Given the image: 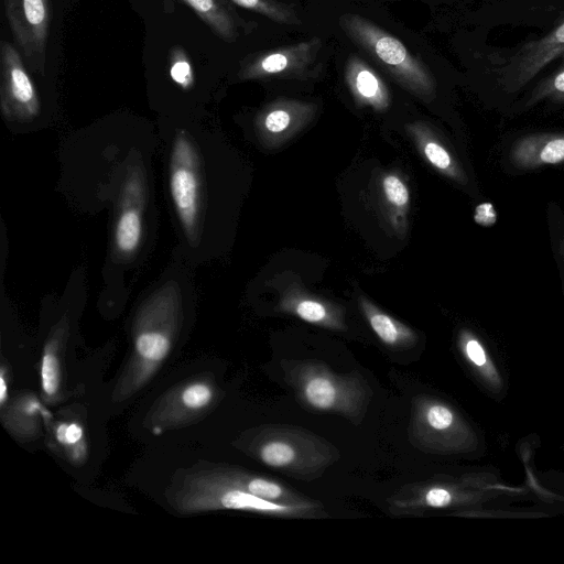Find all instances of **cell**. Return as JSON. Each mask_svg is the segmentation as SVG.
Wrapping results in <instances>:
<instances>
[{
    "label": "cell",
    "instance_id": "1",
    "mask_svg": "<svg viewBox=\"0 0 564 564\" xmlns=\"http://www.w3.org/2000/svg\"><path fill=\"white\" fill-rule=\"evenodd\" d=\"M239 442L241 449L262 465L305 481L322 477L340 458L333 443L290 424L257 426Z\"/></svg>",
    "mask_w": 564,
    "mask_h": 564
},
{
    "label": "cell",
    "instance_id": "2",
    "mask_svg": "<svg viewBox=\"0 0 564 564\" xmlns=\"http://www.w3.org/2000/svg\"><path fill=\"white\" fill-rule=\"evenodd\" d=\"M280 366L304 408L340 415L355 425L366 417L373 391L358 371L337 373L316 359H288Z\"/></svg>",
    "mask_w": 564,
    "mask_h": 564
},
{
    "label": "cell",
    "instance_id": "3",
    "mask_svg": "<svg viewBox=\"0 0 564 564\" xmlns=\"http://www.w3.org/2000/svg\"><path fill=\"white\" fill-rule=\"evenodd\" d=\"M184 512L240 510L284 519H325L328 513L322 502L284 505L254 496L232 482L221 469L194 478L178 500Z\"/></svg>",
    "mask_w": 564,
    "mask_h": 564
},
{
    "label": "cell",
    "instance_id": "4",
    "mask_svg": "<svg viewBox=\"0 0 564 564\" xmlns=\"http://www.w3.org/2000/svg\"><path fill=\"white\" fill-rule=\"evenodd\" d=\"M339 25L346 35L376 59L404 89L424 101L435 97V80L430 68L395 36L372 21L345 13Z\"/></svg>",
    "mask_w": 564,
    "mask_h": 564
},
{
    "label": "cell",
    "instance_id": "5",
    "mask_svg": "<svg viewBox=\"0 0 564 564\" xmlns=\"http://www.w3.org/2000/svg\"><path fill=\"white\" fill-rule=\"evenodd\" d=\"M408 436L419 451L447 454L462 451L469 432L449 404L433 395L417 394L411 402Z\"/></svg>",
    "mask_w": 564,
    "mask_h": 564
},
{
    "label": "cell",
    "instance_id": "6",
    "mask_svg": "<svg viewBox=\"0 0 564 564\" xmlns=\"http://www.w3.org/2000/svg\"><path fill=\"white\" fill-rule=\"evenodd\" d=\"M4 13L15 45L29 70L43 75L51 20V0H3Z\"/></svg>",
    "mask_w": 564,
    "mask_h": 564
},
{
    "label": "cell",
    "instance_id": "7",
    "mask_svg": "<svg viewBox=\"0 0 564 564\" xmlns=\"http://www.w3.org/2000/svg\"><path fill=\"white\" fill-rule=\"evenodd\" d=\"M170 192L182 226L193 236L199 210V178L197 155L185 132H180L174 140Z\"/></svg>",
    "mask_w": 564,
    "mask_h": 564
},
{
    "label": "cell",
    "instance_id": "8",
    "mask_svg": "<svg viewBox=\"0 0 564 564\" xmlns=\"http://www.w3.org/2000/svg\"><path fill=\"white\" fill-rule=\"evenodd\" d=\"M0 101L9 119H32L40 112V99L20 51L10 42H0Z\"/></svg>",
    "mask_w": 564,
    "mask_h": 564
},
{
    "label": "cell",
    "instance_id": "9",
    "mask_svg": "<svg viewBox=\"0 0 564 564\" xmlns=\"http://www.w3.org/2000/svg\"><path fill=\"white\" fill-rule=\"evenodd\" d=\"M564 53V19L540 39L517 50L498 69L501 87L514 93Z\"/></svg>",
    "mask_w": 564,
    "mask_h": 564
},
{
    "label": "cell",
    "instance_id": "10",
    "mask_svg": "<svg viewBox=\"0 0 564 564\" xmlns=\"http://www.w3.org/2000/svg\"><path fill=\"white\" fill-rule=\"evenodd\" d=\"M322 47L318 36L295 44L259 52L241 62L240 80H260L275 76L304 75L315 63Z\"/></svg>",
    "mask_w": 564,
    "mask_h": 564
},
{
    "label": "cell",
    "instance_id": "11",
    "mask_svg": "<svg viewBox=\"0 0 564 564\" xmlns=\"http://www.w3.org/2000/svg\"><path fill=\"white\" fill-rule=\"evenodd\" d=\"M470 500V495L452 484L416 481L404 485L387 498L393 516H420L425 511L444 509Z\"/></svg>",
    "mask_w": 564,
    "mask_h": 564
},
{
    "label": "cell",
    "instance_id": "12",
    "mask_svg": "<svg viewBox=\"0 0 564 564\" xmlns=\"http://www.w3.org/2000/svg\"><path fill=\"white\" fill-rule=\"evenodd\" d=\"M316 105L296 99L278 98L257 117L260 137L270 145H279L303 129L315 116Z\"/></svg>",
    "mask_w": 564,
    "mask_h": 564
},
{
    "label": "cell",
    "instance_id": "13",
    "mask_svg": "<svg viewBox=\"0 0 564 564\" xmlns=\"http://www.w3.org/2000/svg\"><path fill=\"white\" fill-rule=\"evenodd\" d=\"M345 82L360 107L386 111L391 104V94L383 79L364 59L351 55L345 65Z\"/></svg>",
    "mask_w": 564,
    "mask_h": 564
},
{
    "label": "cell",
    "instance_id": "14",
    "mask_svg": "<svg viewBox=\"0 0 564 564\" xmlns=\"http://www.w3.org/2000/svg\"><path fill=\"white\" fill-rule=\"evenodd\" d=\"M279 308L323 328L332 330L347 329L344 311L339 306L318 297L295 291L289 292L282 296Z\"/></svg>",
    "mask_w": 564,
    "mask_h": 564
},
{
    "label": "cell",
    "instance_id": "15",
    "mask_svg": "<svg viewBox=\"0 0 564 564\" xmlns=\"http://www.w3.org/2000/svg\"><path fill=\"white\" fill-rule=\"evenodd\" d=\"M225 475L243 490L265 500L284 505H315L321 501L294 490L279 480L237 468H223Z\"/></svg>",
    "mask_w": 564,
    "mask_h": 564
},
{
    "label": "cell",
    "instance_id": "16",
    "mask_svg": "<svg viewBox=\"0 0 564 564\" xmlns=\"http://www.w3.org/2000/svg\"><path fill=\"white\" fill-rule=\"evenodd\" d=\"M223 41L235 43L248 23L227 0H181Z\"/></svg>",
    "mask_w": 564,
    "mask_h": 564
},
{
    "label": "cell",
    "instance_id": "17",
    "mask_svg": "<svg viewBox=\"0 0 564 564\" xmlns=\"http://www.w3.org/2000/svg\"><path fill=\"white\" fill-rule=\"evenodd\" d=\"M521 167L557 164L564 161V134H534L520 139L511 152Z\"/></svg>",
    "mask_w": 564,
    "mask_h": 564
},
{
    "label": "cell",
    "instance_id": "18",
    "mask_svg": "<svg viewBox=\"0 0 564 564\" xmlns=\"http://www.w3.org/2000/svg\"><path fill=\"white\" fill-rule=\"evenodd\" d=\"M359 307L373 333L386 346L402 349L416 344L417 335L411 327L382 312L366 297H359Z\"/></svg>",
    "mask_w": 564,
    "mask_h": 564
},
{
    "label": "cell",
    "instance_id": "19",
    "mask_svg": "<svg viewBox=\"0 0 564 564\" xmlns=\"http://www.w3.org/2000/svg\"><path fill=\"white\" fill-rule=\"evenodd\" d=\"M406 131L432 166L458 183H466L464 171L446 148L438 142L427 124L416 121L408 124Z\"/></svg>",
    "mask_w": 564,
    "mask_h": 564
},
{
    "label": "cell",
    "instance_id": "20",
    "mask_svg": "<svg viewBox=\"0 0 564 564\" xmlns=\"http://www.w3.org/2000/svg\"><path fill=\"white\" fill-rule=\"evenodd\" d=\"M384 204L391 221L398 229L404 226V218L409 208L410 194L405 183L395 174H386L381 181Z\"/></svg>",
    "mask_w": 564,
    "mask_h": 564
},
{
    "label": "cell",
    "instance_id": "21",
    "mask_svg": "<svg viewBox=\"0 0 564 564\" xmlns=\"http://www.w3.org/2000/svg\"><path fill=\"white\" fill-rule=\"evenodd\" d=\"M141 236L142 219L140 212L134 206L122 209L115 229L117 248L123 253H131L138 248Z\"/></svg>",
    "mask_w": 564,
    "mask_h": 564
},
{
    "label": "cell",
    "instance_id": "22",
    "mask_svg": "<svg viewBox=\"0 0 564 564\" xmlns=\"http://www.w3.org/2000/svg\"><path fill=\"white\" fill-rule=\"evenodd\" d=\"M232 3L259 13L276 23L300 25L302 20L293 7L279 0H230Z\"/></svg>",
    "mask_w": 564,
    "mask_h": 564
},
{
    "label": "cell",
    "instance_id": "23",
    "mask_svg": "<svg viewBox=\"0 0 564 564\" xmlns=\"http://www.w3.org/2000/svg\"><path fill=\"white\" fill-rule=\"evenodd\" d=\"M458 345L465 359L484 377L497 381L498 376L481 343L469 332H462Z\"/></svg>",
    "mask_w": 564,
    "mask_h": 564
},
{
    "label": "cell",
    "instance_id": "24",
    "mask_svg": "<svg viewBox=\"0 0 564 564\" xmlns=\"http://www.w3.org/2000/svg\"><path fill=\"white\" fill-rule=\"evenodd\" d=\"M41 384L46 397L53 398L61 384V364L56 354V346L48 343L44 349L41 362Z\"/></svg>",
    "mask_w": 564,
    "mask_h": 564
},
{
    "label": "cell",
    "instance_id": "25",
    "mask_svg": "<svg viewBox=\"0 0 564 564\" xmlns=\"http://www.w3.org/2000/svg\"><path fill=\"white\" fill-rule=\"evenodd\" d=\"M169 73L172 80L183 90H188L194 86L195 76L192 63L180 45H175L170 51Z\"/></svg>",
    "mask_w": 564,
    "mask_h": 564
},
{
    "label": "cell",
    "instance_id": "26",
    "mask_svg": "<svg viewBox=\"0 0 564 564\" xmlns=\"http://www.w3.org/2000/svg\"><path fill=\"white\" fill-rule=\"evenodd\" d=\"M557 68L544 78L533 90L532 101L541 99L564 100V53L560 56Z\"/></svg>",
    "mask_w": 564,
    "mask_h": 564
},
{
    "label": "cell",
    "instance_id": "27",
    "mask_svg": "<svg viewBox=\"0 0 564 564\" xmlns=\"http://www.w3.org/2000/svg\"><path fill=\"white\" fill-rule=\"evenodd\" d=\"M214 398V391L208 383L192 382L181 392L183 405L192 411H198L207 406Z\"/></svg>",
    "mask_w": 564,
    "mask_h": 564
},
{
    "label": "cell",
    "instance_id": "28",
    "mask_svg": "<svg viewBox=\"0 0 564 564\" xmlns=\"http://www.w3.org/2000/svg\"><path fill=\"white\" fill-rule=\"evenodd\" d=\"M496 212L490 203H482L475 209L474 219L478 225L491 226L496 223Z\"/></svg>",
    "mask_w": 564,
    "mask_h": 564
},
{
    "label": "cell",
    "instance_id": "29",
    "mask_svg": "<svg viewBox=\"0 0 564 564\" xmlns=\"http://www.w3.org/2000/svg\"><path fill=\"white\" fill-rule=\"evenodd\" d=\"M82 437V429L77 424H63L57 430V438L63 444L77 443Z\"/></svg>",
    "mask_w": 564,
    "mask_h": 564
},
{
    "label": "cell",
    "instance_id": "30",
    "mask_svg": "<svg viewBox=\"0 0 564 564\" xmlns=\"http://www.w3.org/2000/svg\"><path fill=\"white\" fill-rule=\"evenodd\" d=\"M0 402L1 404L4 403L6 399H7V384H6V378H4V375H3V371L0 376Z\"/></svg>",
    "mask_w": 564,
    "mask_h": 564
}]
</instances>
